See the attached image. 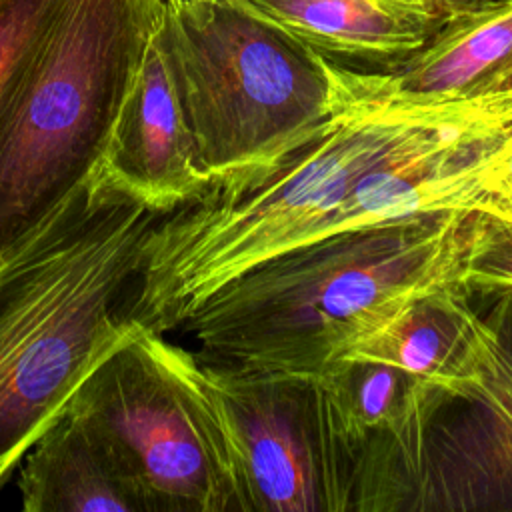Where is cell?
Listing matches in <instances>:
<instances>
[{
  "mask_svg": "<svg viewBox=\"0 0 512 512\" xmlns=\"http://www.w3.org/2000/svg\"><path fill=\"white\" fill-rule=\"evenodd\" d=\"M332 116L306 142L212 180L152 224L122 314L180 330L218 288L286 250L426 212L490 210L512 114V76L466 98L380 100L336 62Z\"/></svg>",
  "mask_w": 512,
  "mask_h": 512,
  "instance_id": "cell-1",
  "label": "cell"
},
{
  "mask_svg": "<svg viewBox=\"0 0 512 512\" xmlns=\"http://www.w3.org/2000/svg\"><path fill=\"white\" fill-rule=\"evenodd\" d=\"M160 212L90 174L0 248V488L134 330L122 316Z\"/></svg>",
  "mask_w": 512,
  "mask_h": 512,
  "instance_id": "cell-2",
  "label": "cell"
},
{
  "mask_svg": "<svg viewBox=\"0 0 512 512\" xmlns=\"http://www.w3.org/2000/svg\"><path fill=\"white\" fill-rule=\"evenodd\" d=\"M474 220L426 212L286 250L218 288L180 332L206 364L318 374L412 298L468 288Z\"/></svg>",
  "mask_w": 512,
  "mask_h": 512,
  "instance_id": "cell-3",
  "label": "cell"
},
{
  "mask_svg": "<svg viewBox=\"0 0 512 512\" xmlns=\"http://www.w3.org/2000/svg\"><path fill=\"white\" fill-rule=\"evenodd\" d=\"M166 0H62L0 94V248L82 184Z\"/></svg>",
  "mask_w": 512,
  "mask_h": 512,
  "instance_id": "cell-4",
  "label": "cell"
},
{
  "mask_svg": "<svg viewBox=\"0 0 512 512\" xmlns=\"http://www.w3.org/2000/svg\"><path fill=\"white\" fill-rule=\"evenodd\" d=\"M158 40L210 182L286 154L332 116L328 58L236 0L166 2Z\"/></svg>",
  "mask_w": 512,
  "mask_h": 512,
  "instance_id": "cell-5",
  "label": "cell"
},
{
  "mask_svg": "<svg viewBox=\"0 0 512 512\" xmlns=\"http://www.w3.org/2000/svg\"><path fill=\"white\" fill-rule=\"evenodd\" d=\"M66 410L108 446L148 512H238L198 360L166 334L138 324L90 370Z\"/></svg>",
  "mask_w": 512,
  "mask_h": 512,
  "instance_id": "cell-6",
  "label": "cell"
},
{
  "mask_svg": "<svg viewBox=\"0 0 512 512\" xmlns=\"http://www.w3.org/2000/svg\"><path fill=\"white\" fill-rule=\"evenodd\" d=\"M472 306L450 372L428 382L398 510L512 512V294Z\"/></svg>",
  "mask_w": 512,
  "mask_h": 512,
  "instance_id": "cell-7",
  "label": "cell"
},
{
  "mask_svg": "<svg viewBox=\"0 0 512 512\" xmlns=\"http://www.w3.org/2000/svg\"><path fill=\"white\" fill-rule=\"evenodd\" d=\"M198 366L224 438L238 512H352L350 466L316 374L202 360Z\"/></svg>",
  "mask_w": 512,
  "mask_h": 512,
  "instance_id": "cell-8",
  "label": "cell"
},
{
  "mask_svg": "<svg viewBox=\"0 0 512 512\" xmlns=\"http://www.w3.org/2000/svg\"><path fill=\"white\" fill-rule=\"evenodd\" d=\"M92 174L160 214L172 212L210 184L196 162L158 32L120 104Z\"/></svg>",
  "mask_w": 512,
  "mask_h": 512,
  "instance_id": "cell-9",
  "label": "cell"
},
{
  "mask_svg": "<svg viewBox=\"0 0 512 512\" xmlns=\"http://www.w3.org/2000/svg\"><path fill=\"white\" fill-rule=\"evenodd\" d=\"M362 94L396 102H440L474 96L512 76V0H468L410 58L390 70L338 64Z\"/></svg>",
  "mask_w": 512,
  "mask_h": 512,
  "instance_id": "cell-10",
  "label": "cell"
},
{
  "mask_svg": "<svg viewBox=\"0 0 512 512\" xmlns=\"http://www.w3.org/2000/svg\"><path fill=\"white\" fill-rule=\"evenodd\" d=\"M312 52L356 70H390L452 10L444 0H236Z\"/></svg>",
  "mask_w": 512,
  "mask_h": 512,
  "instance_id": "cell-11",
  "label": "cell"
},
{
  "mask_svg": "<svg viewBox=\"0 0 512 512\" xmlns=\"http://www.w3.org/2000/svg\"><path fill=\"white\" fill-rule=\"evenodd\" d=\"M18 492L26 512H148L108 446L68 410L24 454Z\"/></svg>",
  "mask_w": 512,
  "mask_h": 512,
  "instance_id": "cell-12",
  "label": "cell"
},
{
  "mask_svg": "<svg viewBox=\"0 0 512 512\" xmlns=\"http://www.w3.org/2000/svg\"><path fill=\"white\" fill-rule=\"evenodd\" d=\"M470 298L468 288L416 296L350 344L340 358L388 364L434 382L450 372L462 352Z\"/></svg>",
  "mask_w": 512,
  "mask_h": 512,
  "instance_id": "cell-13",
  "label": "cell"
},
{
  "mask_svg": "<svg viewBox=\"0 0 512 512\" xmlns=\"http://www.w3.org/2000/svg\"><path fill=\"white\" fill-rule=\"evenodd\" d=\"M466 284L488 296L512 294V222L476 212L466 262Z\"/></svg>",
  "mask_w": 512,
  "mask_h": 512,
  "instance_id": "cell-14",
  "label": "cell"
},
{
  "mask_svg": "<svg viewBox=\"0 0 512 512\" xmlns=\"http://www.w3.org/2000/svg\"><path fill=\"white\" fill-rule=\"evenodd\" d=\"M62 0H0V94Z\"/></svg>",
  "mask_w": 512,
  "mask_h": 512,
  "instance_id": "cell-15",
  "label": "cell"
},
{
  "mask_svg": "<svg viewBox=\"0 0 512 512\" xmlns=\"http://www.w3.org/2000/svg\"><path fill=\"white\" fill-rule=\"evenodd\" d=\"M498 218L512 222V154L506 158L498 188L494 192V214Z\"/></svg>",
  "mask_w": 512,
  "mask_h": 512,
  "instance_id": "cell-16",
  "label": "cell"
},
{
  "mask_svg": "<svg viewBox=\"0 0 512 512\" xmlns=\"http://www.w3.org/2000/svg\"><path fill=\"white\" fill-rule=\"evenodd\" d=\"M450 8H456V6H460V4H464V2H468V0H444Z\"/></svg>",
  "mask_w": 512,
  "mask_h": 512,
  "instance_id": "cell-17",
  "label": "cell"
},
{
  "mask_svg": "<svg viewBox=\"0 0 512 512\" xmlns=\"http://www.w3.org/2000/svg\"><path fill=\"white\" fill-rule=\"evenodd\" d=\"M168 4H176V2H184V0H166Z\"/></svg>",
  "mask_w": 512,
  "mask_h": 512,
  "instance_id": "cell-18",
  "label": "cell"
}]
</instances>
